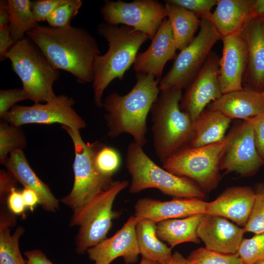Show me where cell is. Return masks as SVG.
<instances>
[{
    "mask_svg": "<svg viewBox=\"0 0 264 264\" xmlns=\"http://www.w3.org/2000/svg\"><path fill=\"white\" fill-rule=\"evenodd\" d=\"M69 135L74 148L73 164L74 180L70 192L60 201L68 206L73 214L79 212L96 196L107 189L113 181L112 178L101 175L94 163L96 152L101 145L86 143L80 130L62 126Z\"/></svg>",
    "mask_w": 264,
    "mask_h": 264,
    "instance_id": "52a82bcc",
    "label": "cell"
},
{
    "mask_svg": "<svg viewBox=\"0 0 264 264\" xmlns=\"http://www.w3.org/2000/svg\"><path fill=\"white\" fill-rule=\"evenodd\" d=\"M220 58L211 52L196 78L182 96L180 108L192 121L209 105L222 95L218 76Z\"/></svg>",
    "mask_w": 264,
    "mask_h": 264,
    "instance_id": "5bb4252c",
    "label": "cell"
},
{
    "mask_svg": "<svg viewBox=\"0 0 264 264\" xmlns=\"http://www.w3.org/2000/svg\"><path fill=\"white\" fill-rule=\"evenodd\" d=\"M186 259L188 264H244L237 253L222 254L205 247L192 251Z\"/></svg>",
    "mask_w": 264,
    "mask_h": 264,
    "instance_id": "1f68e13d",
    "label": "cell"
},
{
    "mask_svg": "<svg viewBox=\"0 0 264 264\" xmlns=\"http://www.w3.org/2000/svg\"><path fill=\"white\" fill-rule=\"evenodd\" d=\"M222 54L220 59L218 82L222 94L243 88L248 50L242 32L222 37Z\"/></svg>",
    "mask_w": 264,
    "mask_h": 264,
    "instance_id": "9a60e30c",
    "label": "cell"
},
{
    "mask_svg": "<svg viewBox=\"0 0 264 264\" xmlns=\"http://www.w3.org/2000/svg\"><path fill=\"white\" fill-rule=\"evenodd\" d=\"M17 180L7 170L0 171V200L4 205L7 197L13 188L16 187Z\"/></svg>",
    "mask_w": 264,
    "mask_h": 264,
    "instance_id": "60d3db41",
    "label": "cell"
},
{
    "mask_svg": "<svg viewBox=\"0 0 264 264\" xmlns=\"http://www.w3.org/2000/svg\"><path fill=\"white\" fill-rule=\"evenodd\" d=\"M208 109L218 111L231 120H246L264 111V98L261 92L253 88H243L222 94L211 103Z\"/></svg>",
    "mask_w": 264,
    "mask_h": 264,
    "instance_id": "44dd1931",
    "label": "cell"
},
{
    "mask_svg": "<svg viewBox=\"0 0 264 264\" xmlns=\"http://www.w3.org/2000/svg\"><path fill=\"white\" fill-rule=\"evenodd\" d=\"M204 214H198L160 221L156 223V235L160 240L167 242L172 248L182 243H198L199 239L197 235V229Z\"/></svg>",
    "mask_w": 264,
    "mask_h": 264,
    "instance_id": "484cf974",
    "label": "cell"
},
{
    "mask_svg": "<svg viewBox=\"0 0 264 264\" xmlns=\"http://www.w3.org/2000/svg\"><path fill=\"white\" fill-rule=\"evenodd\" d=\"M136 82L125 95L116 92L103 101L108 129V136L115 138L123 133L130 134L134 142L143 147L147 143V117L159 95L160 79L153 75L136 74Z\"/></svg>",
    "mask_w": 264,
    "mask_h": 264,
    "instance_id": "7a4b0ae2",
    "label": "cell"
},
{
    "mask_svg": "<svg viewBox=\"0 0 264 264\" xmlns=\"http://www.w3.org/2000/svg\"><path fill=\"white\" fill-rule=\"evenodd\" d=\"M7 171L24 187L35 191L40 198V204L47 211L56 212L59 209V200L48 186L40 179L30 167L22 150L12 152L5 163Z\"/></svg>",
    "mask_w": 264,
    "mask_h": 264,
    "instance_id": "cb8c5ba5",
    "label": "cell"
},
{
    "mask_svg": "<svg viewBox=\"0 0 264 264\" xmlns=\"http://www.w3.org/2000/svg\"><path fill=\"white\" fill-rule=\"evenodd\" d=\"M255 192L253 206L243 229L255 234L264 232V186H258Z\"/></svg>",
    "mask_w": 264,
    "mask_h": 264,
    "instance_id": "d590c367",
    "label": "cell"
},
{
    "mask_svg": "<svg viewBox=\"0 0 264 264\" xmlns=\"http://www.w3.org/2000/svg\"><path fill=\"white\" fill-rule=\"evenodd\" d=\"M25 100L30 98L22 88L0 89V117L3 119L17 103Z\"/></svg>",
    "mask_w": 264,
    "mask_h": 264,
    "instance_id": "74e56055",
    "label": "cell"
},
{
    "mask_svg": "<svg viewBox=\"0 0 264 264\" xmlns=\"http://www.w3.org/2000/svg\"><path fill=\"white\" fill-rule=\"evenodd\" d=\"M75 102L71 97L60 95L45 104L35 103L31 106L16 105L3 120L16 126L30 124H52L81 130L86 128L85 121L73 108Z\"/></svg>",
    "mask_w": 264,
    "mask_h": 264,
    "instance_id": "7c38bea8",
    "label": "cell"
},
{
    "mask_svg": "<svg viewBox=\"0 0 264 264\" xmlns=\"http://www.w3.org/2000/svg\"><path fill=\"white\" fill-rule=\"evenodd\" d=\"M26 35L55 69L71 73L80 83L93 82L94 63L100 51L87 30L71 25L55 28L37 24Z\"/></svg>",
    "mask_w": 264,
    "mask_h": 264,
    "instance_id": "6da1fadb",
    "label": "cell"
},
{
    "mask_svg": "<svg viewBox=\"0 0 264 264\" xmlns=\"http://www.w3.org/2000/svg\"><path fill=\"white\" fill-rule=\"evenodd\" d=\"M136 235L139 254L142 258L160 264H168L173 254L156 235V223L148 220H139L136 226Z\"/></svg>",
    "mask_w": 264,
    "mask_h": 264,
    "instance_id": "83f0119b",
    "label": "cell"
},
{
    "mask_svg": "<svg viewBox=\"0 0 264 264\" xmlns=\"http://www.w3.org/2000/svg\"><path fill=\"white\" fill-rule=\"evenodd\" d=\"M24 232L22 226L11 234L9 227H0V264H26L20 251V238Z\"/></svg>",
    "mask_w": 264,
    "mask_h": 264,
    "instance_id": "f546056e",
    "label": "cell"
},
{
    "mask_svg": "<svg viewBox=\"0 0 264 264\" xmlns=\"http://www.w3.org/2000/svg\"><path fill=\"white\" fill-rule=\"evenodd\" d=\"M168 264H188L187 259L181 254L176 251L173 254Z\"/></svg>",
    "mask_w": 264,
    "mask_h": 264,
    "instance_id": "c3c4849f",
    "label": "cell"
},
{
    "mask_svg": "<svg viewBox=\"0 0 264 264\" xmlns=\"http://www.w3.org/2000/svg\"><path fill=\"white\" fill-rule=\"evenodd\" d=\"M97 30L109 45L105 54L96 57L94 66V101L101 108L107 87L116 78L123 79L125 72L133 64L140 46L149 39L143 33L126 25L103 22L98 25Z\"/></svg>",
    "mask_w": 264,
    "mask_h": 264,
    "instance_id": "3957f363",
    "label": "cell"
},
{
    "mask_svg": "<svg viewBox=\"0 0 264 264\" xmlns=\"http://www.w3.org/2000/svg\"><path fill=\"white\" fill-rule=\"evenodd\" d=\"M16 42L11 37L9 26L0 28V57L5 59V55Z\"/></svg>",
    "mask_w": 264,
    "mask_h": 264,
    "instance_id": "7bdbcfd3",
    "label": "cell"
},
{
    "mask_svg": "<svg viewBox=\"0 0 264 264\" xmlns=\"http://www.w3.org/2000/svg\"><path fill=\"white\" fill-rule=\"evenodd\" d=\"M160 91L151 112L154 146L156 155L162 162L189 145L193 121L180 108L181 89L170 88Z\"/></svg>",
    "mask_w": 264,
    "mask_h": 264,
    "instance_id": "277c9868",
    "label": "cell"
},
{
    "mask_svg": "<svg viewBox=\"0 0 264 264\" xmlns=\"http://www.w3.org/2000/svg\"><path fill=\"white\" fill-rule=\"evenodd\" d=\"M4 57L10 60L30 100L34 103H45L57 97L53 86L59 78V71L28 38L17 41Z\"/></svg>",
    "mask_w": 264,
    "mask_h": 264,
    "instance_id": "8992f818",
    "label": "cell"
},
{
    "mask_svg": "<svg viewBox=\"0 0 264 264\" xmlns=\"http://www.w3.org/2000/svg\"><path fill=\"white\" fill-rule=\"evenodd\" d=\"M81 0H67L56 8L47 17L46 21L49 26L63 28L70 25L71 20L78 14L82 6Z\"/></svg>",
    "mask_w": 264,
    "mask_h": 264,
    "instance_id": "e575fe53",
    "label": "cell"
},
{
    "mask_svg": "<svg viewBox=\"0 0 264 264\" xmlns=\"http://www.w3.org/2000/svg\"><path fill=\"white\" fill-rule=\"evenodd\" d=\"M255 198V192L250 187H229L215 200L207 202L205 214L230 220L243 228L251 213Z\"/></svg>",
    "mask_w": 264,
    "mask_h": 264,
    "instance_id": "ffe728a7",
    "label": "cell"
},
{
    "mask_svg": "<svg viewBox=\"0 0 264 264\" xmlns=\"http://www.w3.org/2000/svg\"><path fill=\"white\" fill-rule=\"evenodd\" d=\"M245 233L243 228L216 215L204 214L197 229L198 238L209 250L226 254L237 253Z\"/></svg>",
    "mask_w": 264,
    "mask_h": 264,
    "instance_id": "ac0fdd59",
    "label": "cell"
},
{
    "mask_svg": "<svg viewBox=\"0 0 264 264\" xmlns=\"http://www.w3.org/2000/svg\"><path fill=\"white\" fill-rule=\"evenodd\" d=\"M139 264H160L154 261L142 258L141 261Z\"/></svg>",
    "mask_w": 264,
    "mask_h": 264,
    "instance_id": "681fc988",
    "label": "cell"
},
{
    "mask_svg": "<svg viewBox=\"0 0 264 264\" xmlns=\"http://www.w3.org/2000/svg\"><path fill=\"white\" fill-rule=\"evenodd\" d=\"M26 264H53L40 250L34 249L24 252Z\"/></svg>",
    "mask_w": 264,
    "mask_h": 264,
    "instance_id": "ee69618b",
    "label": "cell"
},
{
    "mask_svg": "<svg viewBox=\"0 0 264 264\" xmlns=\"http://www.w3.org/2000/svg\"><path fill=\"white\" fill-rule=\"evenodd\" d=\"M100 12L105 22L131 27L151 40L167 17L165 5L155 0H107Z\"/></svg>",
    "mask_w": 264,
    "mask_h": 264,
    "instance_id": "8fae6325",
    "label": "cell"
},
{
    "mask_svg": "<svg viewBox=\"0 0 264 264\" xmlns=\"http://www.w3.org/2000/svg\"><path fill=\"white\" fill-rule=\"evenodd\" d=\"M254 0H218L211 21L222 37L242 32L254 19Z\"/></svg>",
    "mask_w": 264,
    "mask_h": 264,
    "instance_id": "7402d4cb",
    "label": "cell"
},
{
    "mask_svg": "<svg viewBox=\"0 0 264 264\" xmlns=\"http://www.w3.org/2000/svg\"><path fill=\"white\" fill-rule=\"evenodd\" d=\"M22 194L26 207L33 212L36 205L40 204V198L37 193L31 189L24 187Z\"/></svg>",
    "mask_w": 264,
    "mask_h": 264,
    "instance_id": "f6af8a7d",
    "label": "cell"
},
{
    "mask_svg": "<svg viewBox=\"0 0 264 264\" xmlns=\"http://www.w3.org/2000/svg\"><path fill=\"white\" fill-rule=\"evenodd\" d=\"M152 40L146 51L137 54L133 67L136 74H151L161 79L166 63L176 56L177 49L167 18L163 20Z\"/></svg>",
    "mask_w": 264,
    "mask_h": 264,
    "instance_id": "d6986e66",
    "label": "cell"
},
{
    "mask_svg": "<svg viewBox=\"0 0 264 264\" xmlns=\"http://www.w3.org/2000/svg\"><path fill=\"white\" fill-rule=\"evenodd\" d=\"M248 50L243 82L258 92L264 91V21L252 20L242 32Z\"/></svg>",
    "mask_w": 264,
    "mask_h": 264,
    "instance_id": "603a6c76",
    "label": "cell"
},
{
    "mask_svg": "<svg viewBox=\"0 0 264 264\" xmlns=\"http://www.w3.org/2000/svg\"><path fill=\"white\" fill-rule=\"evenodd\" d=\"M253 264H264V260L257 262Z\"/></svg>",
    "mask_w": 264,
    "mask_h": 264,
    "instance_id": "f907efd6",
    "label": "cell"
},
{
    "mask_svg": "<svg viewBox=\"0 0 264 264\" xmlns=\"http://www.w3.org/2000/svg\"><path fill=\"white\" fill-rule=\"evenodd\" d=\"M126 162L131 177V193L155 188L174 198L202 199L205 196L204 191L196 183L158 166L146 154L142 147L134 141L128 146Z\"/></svg>",
    "mask_w": 264,
    "mask_h": 264,
    "instance_id": "5b68a950",
    "label": "cell"
},
{
    "mask_svg": "<svg viewBox=\"0 0 264 264\" xmlns=\"http://www.w3.org/2000/svg\"><path fill=\"white\" fill-rule=\"evenodd\" d=\"M94 163L97 170L101 175L112 178L120 166L121 156L114 148L100 145L96 152Z\"/></svg>",
    "mask_w": 264,
    "mask_h": 264,
    "instance_id": "d6a6232c",
    "label": "cell"
},
{
    "mask_svg": "<svg viewBox=\"0 0 264 264\" xmlns=\"http://www.w3.org/2000/svg\"><path fill=\"white\" fill-rule=\"evenodd\" d=\"M229 140L222 156L220 168L225 174L235 172L242 176L256 174L264 165L257 151L251 123L243 120L228 133Z\"/></svg>",
    "mask_w": 264,
    "mask_h": 264,
    "instance_id": "4fadbf2b",
    "label": "cell"
},
{
    "mask_svg": "<svg viewBox=\"0 0 264 264\" xmlns=\"http://www.w3.org/2000/svg\"><path fill=\"white\" fill-rule=\"evenodd\" d=\"M237 254L244 264H253L264 260V232L255 234L249 239H243Z\"/></svg>",
    "mask_w": 264,
    "mask_h": 264,
    "instance_id": "836d02e7",
    "label": "cell"
},
{
    "mask_svg": "<svg viewBox=\"0 0 264 264\" xmlns=\"http://www.w3.org/2000/svg\"><path fill=\"white\" fill-rule=\"evenodd\" d=\"M6 4L9 15L10 34L16 42L24 38V34L38 23L31 10L30 0H8Z\"/></svg>",
    "mask_w": 264,
    "mask_h": 264,
    "instance_id": "f1b7e54d",
    "label": "cell"
},
{
    "mask_svg": "<svg viewBox=\"0 0 264 264\" xmlns=\"http://www.w3.org/2000/svg\"><path fill=\"white\" fill-rule=\"evenodd\" d=\"M254 131L256 147L261 158L264 160V111L248 119Z\"/></svg>",
    "mask_w": 264,
    "mask_h": 264,
    "instance_id": "ab89813d",
    "label": "cell"
},
{
    "mask_svg": "<svg viewBox=\"0 0 264 264\" xmlns=\"http://www.w3.org/2000/svg\"><path fill=\"white\" fill-rule=\"evenodd\" d=\"M207 202L197 198H174L169 201L139 198L134 205V216L139 221L148 220L157 223L169 219H180L205 214Z\"/></svg>",
    "mask_w": 264,
    "mask_h": 264,
    "instance_id": "e0dca14e",
    "label": "cell"
},
{
    "mask_svg": "<svg viewBox=\"0 0 264 264\" xmlns=\"http://www.w3.org/2000/svg\"><path fill=\"white\" fill-rule=\"evenodd\" d=\"M9 15L7 7L6 0L0 2V28L9 26Z\"/></svg>",
    "mask_w": 264,
    "mask_h": 264,
    "instance_id": "bcb514c9",
    "label": "cell"
},
{
    "mask_svg": "<svg viewBox=\"0 0 264 264\" xmlns=\"http://www.w3.org/2000/svg\"><path fill=\"white\" fill-rule=\"evenodd\" d=\"M167 19L172 29L176 49L180 51L188 46L200 25V19L184 7L165 0Z\"/></svg>",
    "mask_w": 264,
    "mask_h": 264,
    "instance_id": "4316f807",
    "label": "cell"
},
{
    "mask_svg": "<svg viewBox=\"0 0 264 264\" xmlns=\"http://www.w3.org/2000/svg\"><path fill=\"white\" fill-rule=\"evenodd\" d=\"M194 13L199 19L211 20V10L218 0H168Z\"/></svg>",
    "mask_w": 264,
    "mask_h": 264,
    "instance_id": "8d00e7d4",
    "label": "cell"
},
{
    "mask_svg": "<svg viewBox=\"0 0 264 264\" xmlns=\"http://www.w3.org/2000/svg\"><path fill=\"white\" fill-rule=\"evenodd\" d=\"M3 120V119H2ZM25 135L20 127L3 120L0 124V162L4 165L9 155L26 147Z\"/></svg>",
    "mask_w": 264,
    "mask_h": 264,
    "instance_id": "4dcf8cb0",
    "label": "cell"
},
{
    "mask_svg": "<svg viewBox=\"0 0 264 264\" xmlns=\"http://www.w3.org/2000/svg\"><path fill=\"white\" fill-rule=\"evenodd\" d=\"M261 93H262V95L263 98H264V91L263 92H261Z\"/></svg>",
    "mask_w": 264,
    "mask_h": 264,
    "instance_id": "816d5d0a",
    "label": "cell"
},
{
    "mask_svg": "<svg viewBox=\"0 0 264 264\" xmlns=\"http://www.w3.org/2000/svg\"><path fill=\"white\" fill-rule=\"evenodd\" d=\"M128 185L129 182L126 180L113 181L81 210L73 214L70 225L79 226L76 238L78 253H84L107 238L112 220L120 215L112 209L114 200Z\"/></svg>",
    "mask_w": 264,
    "mask_h": 264,
    "instance_id": "9c48e42d",
    "label": "cell"
},
{
    "mask_svg": "<svg viewBox=\"0 0 264 264\" xmlns=\"http://www.w3.org/2000/svg\"><path fill=\"white\" fill-rule=\"evenodd\" d=\"M6 203L9 211L15 215L22 214L26 208L22 192L18 191L16 187L11 190L7 197Z\"/></svg>",
    "mask_w": 264,
    "mask_h": 264,
    "instance_id": "b9f144b4",
    "label": "cell"
},
{
    "mask_svg": "<svg viewBox=\"0 0 264 264\" xmlns=\"http://www.w3.org/2000/svg\"><path fill=\"white\" fill-rule=\"evenodd\" d=\"M138 221L134 215L130 216L112 236L87 250L89 258L94 264H110L120 257L126 264L136 262L140 254L136 235Z\"/></svg>",
    "mask_w": 264,
    "mask_h": 264,
    "instance_id": "2e32d148",
    "label": "cell"
},
{
    "mask_svg": "<svg viewBox=\"0 0 264 264\" xmlns=\"http://www.w3.org/2000/svg\"><path fill=\"white\" fill-rule=\"evenodd\" d=\"M231 119L221 112L204 109L193 121L189 145L198 147L223 140Z\"/></svg>",
    "mask_w": 264,
    "mask_h": 264,
    "instance_id": "d4e9b609",
    "label": "cell"
},
{
    "mask_svg": "<svg viewBox=\"0 0 264 264\" xmlns=\"http://www.w3.org/2000/svg\"><path fill=\"white\" fill-rule=\"evenodd\" d=\"M221 36L211 20H200L199 32L192 42L176 56L168 72L160 79V91L186 89L197 76L214 44Z\"/></svg>",
    "mask_w": 264,
    "mask_h": 264,
    "instance_id": "30bf717a",
    "label": "cell"
},
{
    "mask_svg": "<svg viewBox=\"0 0 264 264\" xmlns=\"http://www.w3.org/2000/svg\"><path fill=\"white\" fill-rule=\"evenodd\" d=\"M67 0H36L31 1V10L38 23L46 21L50 14Z\"/></svg>",
    "mask_w": 264,
    "mask_h": 264,
    "instance_id": "f35d334b",
    "label": "cell"
},
{
    "mask_svg": "<svg viewBox=\"0 0 264 264\" xmlns=\"http://www.w3.org/2000/svg\"><path fill=\"white\" fill-rule=\"evenodd\" d=\"M254 19L264 21V0H254L253 7Z\"/></svg>",
    "mask_w": 264,
    "mask_h": 264,
    "instance_id": "7dc6e473",
    "label": "cell"
},
{
    "mask_svg": "<svg viewBox=\"0 0 264 264\" xmlns=\"http://www.w3.org/2000/svg\"><path fill=\"white\" fill-rule=\"evenodd\" d=\"M229 140L228 134L219 142L193 147L186 145L162 161L167 171L196 183L204 191L218 186L221 176V160Z\"/></svg>",
    "mask_w": 264,
    "mask_h": 264,
    "instance_id": "ba28073f",
    "label": "cell"
}]
</instances>
